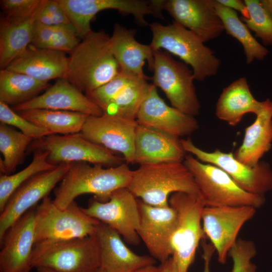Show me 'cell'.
<instances>
[{"instance_id":"6da1fadb","label":"cell","mask_w":272,"mask_h":272,"mask_svg":"<svg viewBox=\"0 0 272 272\" xmlns=\"http://www.w3.org/2000/svg\"><path fill=\"white\" fill-rule=\"evenodd\" d=\"M109 35L92 31L68 56L65 78L87 96L120 72L110 47Z\"/></svg>"},{"instance_id":"7a4b0ae2","label":"cell","mask_w":272,"mask_h":272,"mask_svg":"<svg viewBox=\"0 0 272 272\" xmlns=\"http://www.w3.org/2000/svg\"><path fill=\"white\" fill-rule=\"evenodd\" d=\"M103 167L86 162L72 163L59 186L54 189V204L60 209H64L84 194H93L98 200L106 202L115 190L128 187L132 170L127 163Z\"/></svg>"},{"instance_id":"3957f363","label":"cell","mask_w":272,"mask_h":272,"mask_svg":"<svg viewBox=\"0 0 272 272\" xmlns=\"http://www.w3.org/2000/svg\"><path fill=\"white\" fill-rule=\"evenodd\" d=\"M127 188L137 198L156 207L169 205V198L175 192L201 195L183 162L141 165L132 170Z\"/></svg>"},{"instance_id":"277c9868","label":"cell","mask_w":272,"mask_h":272,"mask_svg":"<svg viewBox=\"0 0 272 272\" xmlns=\"http://www.w3.org/2000/svg\"><path fill=\"white\" fill-rule=\"evenodd\" d=\"M152 34L150 46L154 51L163 50L179 57L192 68L194 80H205L217 74L221 61L194 33L173 21L150 25Z\"/></svg>"},{"instance_id":"5b68a950","label":"cell","mask_w":272,"mask_h":272,"mask_svg":"<svg viewBox=\"0 0 272 272\" xmlns=\"http://www.w3.org/2000/svg\"><path fill=\"white\" fill-rule=\"evenodd\" d=\"M33 268L46 267L56 272H95L100 267V254L95 234L35 244Z\"/></svg>"},{"instance_id":"8992f818","label":"cell","mask_w":272,"mask_h":272,"mask_svg":"<svg viewBox=\"0 0 272 272\" xmlns=\"http://www.w3.org/2000/svg\"><path fill=\"white\" fill-rule=\"evenodd\" d=\"M183 163L193 176L205 206H250L257 210L265 203V195L244 190L214 165L203 163L190 154L186 155Z\"/></svg>"},{"instance_id":"52a82bcc","label":"cell","mask_w":272,"mask_h":272,"mask_svg":"<svg viewBox=\"0 0 272 272\" xmlns=\"http://www.w3.org/2000/svg\"><path fill=\"white\" fill-rule=\"evenodd\" d=\"M169 204L177 216L171 240V257L178 272H187L194 261L200 242L206 237L201 222L205 202L201 195L178 192L170 196Z\"/></svg>"},{"instance_id":"ba28073f","label":"cell","mask_w":272,"mask_h":272,"mask_svg":"<svg viewBox=\"0 0 272 272\" xmlns=\"http://www.w3.org/2000/svg\"><path fill=\"white\" fill-rule=\"evenodd\" d=\"M99 222L86 214L75 201L62 209L46 196L35 208V244L94 235Z\"/></svg>"},{"instance_id":"9c48e42d","label":"cell","mask_w":272,"mask_h":272,"mask_svg":"<svg viewBox=\"0 0 272 272\" xmlns=\"http://www.w3.org/2000/svg\"><path fill=\"white\" fill-rule=\"evenodd\" d=\"M47 152V161L57 166L63 163L86 162L106 167L117 166L124 161L114 152L83 137L80 133L51 134L34 140L27 153Z\"/></svg>"},{"instance_id":"30bf717a","label":"cell","mask_w":272,"mask_h":272,"mask_svg":"<svg viewBox=\"0 0 272 272\" xmlns=\"http://www.w3.org/2000/svg\"><path fill=\"white\" fill-rule=\"evenodd\" d=\"M152 71V84L165 93L172 107L193 116L199 114L201 106L193 83L194 77L187 64L159 50L154 52Z\"/></svg>"},{"instance_id":"8fae6325","label":"cell","mask_w":272,"mask_h":272,"mask_svg":"<svg viewBox=\"0 0 272 272\" xmlns=\"http://www.w3.org/2000/svg\"><path fill=\"white\" fill-rule=\"evenodd\" d=\"M70 23L78 36L84 38L92 30L91 22L99 12L115 10L125 15H132L141 25L146 26L145 19L150 15L164 19L162 13V0H59Z\"/></svg>"},{"instance_id":"7c38bea8","label":"cell","mask_w":272,"mask_h":272,"mask_svg":"<svg viewBox=\"0 0 272 272\" xmlns=\"http://www.w3.org/2000/svg\"><path fill=\"white\" fill-rule=\"evenodd\" d=\"M181 141L186 153L203 163L222 169L244 190L265 195L272 190V168L269 163L261 160L256 166L250 167L237 160L233 152L226 153L218 149L212 152L203 150L189 138Z\"/></svg>"},{"instance_id":"4fadbf2b","label":"cell","mask_w":272,"mask_h":272,"mask_svg":"<svg viewBox=\"0 0 272 272\" xmlns=\"http://www.w3.org/2000/svg\"><path fill=\"white\" fill-rule=\"evenodd\" d=\"M89 216L116 231L129 244L138 245L140 213L138 198L128 188L114 191L106 202L91 198L88 206L82 208Z\"/></svg>"},{"instance_id":"5bb4252c","label":"cell","mask_w":272,"mask_h":272,"mask_svg":"<svg viewBox=\"0 0 272 272\" xmlns=\"http://www.w3.org/2000/svg\"><path fill=\"white\" fill-rule=\"evenodd\" d=\"M256 209L250 206L207 207L201 213L205 235L215 249L218 260L224 264L244 225L251 220Z\"/></svg>"},{"instance_id":"9a60e30c","label":"cell","mask_w":272,"mask_h":272,"mask_svg":"<svg viewBox=\"0 0 272 272\" xmlns=\"http://www.w3.org/2000/svg\"><path fill=\"white\" fill-rule=\"evenodd\" d=\"M71 164H61L52 169L38 173L13 193L0 213V242L9 229L22 216L48 196L63 178Z\"/></svg>"},{"instance_id":"2e32d148","label":"cell","mask_w":272,"mask_h":272,"mask_svg":"<svg viewBox=\"0 0 272 272\" xmlns=\"http://www.w3.org/2000/svg\"><path fill=\"white\" fill-rule=\"evenodd\" d=\"M138 125L135 119L104 112L100 116H88L80 133L90 141L121 153L127 164H134Z\"/></svg>"},{"instance_id":"e0dca14e","label":"cell","mask_w":272,"mask_h":272,"mask_svg":"<svg viewBox=\"0 0 272 272\" xmlns=\"http://www.w3.org/2000/svg\"><path fill=\"white\" fill-rule=\"evenodd\" d=\"M138 202L139 236L151 256L163 263L172 255L171 240L177 223V213L170 205L153 206L140 199Z\"/></svg>"},{"instance_id":"ac0fdd59","label":"cell","mask_w":272,"mask_h":272,"mask_svg":"<svg viewBox=\"0 0 272 272\" xmlns=\"http://www.w3.org/2000/svg\"><path fill=\"white\" fill-rule=\"evenodd\" d=\"M136 121L139 125L178 138L189 136L199 127L194 116L167 105L159 96L157 88L152 84L140 107Z\"/></svg>"},{"instance_id":"d6986e66","label":"cell","mask_w":272,"mask_h":272,"mask_svg":"<svg viewBox=\"0 0 272 272\" xmlns=\"http://www.w3.org/2000/svg\"><path fill=\"white\" fill-rule=\"evenodd\" d=\"M35 208L27 211L11 226L0 242V272H30L33 268Z\"/></svg>"},{"instance_id":"ffe728a7","label":"cell","mask_w":272,"mask_h":272,"mask_svg":"<svg viewBox=\"0 0 272 272\" xmlns=\"http://www.w3.org/2000/svg\"><path fill=\"white\" fill-rule=\"evenodd\" d=\"M163 10L174 21L191 31L204 43L225 31L214 0H164Z\"/></svg>"},{"instance_id":"44dd1931","label":"cell","mask_w":272,"mask_h":272,"mask_svg":"<svg viewBox=\"0 0 272 272\" xmlns=\"http://www.w3.org/2000/svg\"><path fill=\"white\" fill-rule=\"evenodd\" d=\"M12 109L16 112L33 109L63 110L88 116H100L104 113L91 99L65 78L57 79L41 95Z\"/></svg>"},{"instance_id":"7402d4cb","label":"cell","mask_w":272,"mask_h":272,"mask_svg":"<svg viewBox=\"0 0 272 272\" xmlns=\"http://www.w3.org/2000/svg\"><path fill=\"white\" fill-rule=\"evenodd\" d=\"M95 235L100 250V268L107 272H133L156 263L151 256L133 252L116 231L103 223L97 224Z\"/></svg>"},{"instance_id":"603a6c76","label":"cell","mask_w":272,"mask_h":272,"mask_svg":"<svg viewBox=\"0 0 272 272\" xmlns=\"http://www.w3.org/2000/svg\"><path fill=\"white\" fill-rule=\"evenodd\" d=\"M187 153L180 138L138 124L134 140V163L183 162Z\"/></svg>"},{"instance_id":"cb8c5ba5","label":"cell","mask_w":272,"mask_h":272,"mask_svg":"<svg viewBox=\"0 0 272 272\" xmlns=\"http://www.w3.org/2000/svg\"><path fill=\"white\" fill-rule=\"evenodd\" d=\"M135 35V30L116 24L110 37V49L120 71L135 77L149 79L143 68L147 61L149 69L152 71L154 51L150 44L139 42Z\"/></svg>"},{"instance_id":"d4e9b609","label":"cell","mask_w":272,"mask_h":272,"mask_svg":"<svg viewBox=\"0 0 272 272\" xmlns=\"http://www.w3.org/2000/svg\"><path fill=\"white\" fill-rule=\"evenodd\" d=\"M67 63L65 52L30 45L6 69L48 83L51 80L65 78Z\"/></svg>"},{"instance_id":"484cf974","label":"cell","mask_w":272,"mask_h":272,"mask_svg":"<svg viewBox=\"0 0 272 272\" xmlns=\"http://www.w3.org/2000/svg\"><path fill=\"white\" fill-rule=\"evenodd\" d=\"M254 121L245 128L241 145L233 153L241 163L254 167L272 148V100L263 101Z\"/></svg>"},{"instance_id":"4316f807","label":"cell","mask_w":272,"mask_h":272,"mask_svg":"<svg viewBox=\"0 0 272 272\" xmlns=\"http://www.w3.org/2000/svg\"><path fill=\"white\" fill-rule=\"evenodd\" d=\"M263 106V101L254 97L246 78L241 77L223 89L216 103L215 114L220 120L235 126L246 114L257 115Z\"/></svg>"},{"instance_id":"83f0119b","label":"cell","mask_w":272,"mask_h":272,"mask_svg":"<svg viewBox=\"0 0 272 272\" xmlns=\"http://www.w3.org/2000/svg\"><path fill=\"white\" fill-rule=\"evenodd\" d=\"M42 2V3H43ZM23 18L1 16L0 19V67L6 69L31 44L33 29L39 8Z\"/></svg>"},{"instance_id":"f1b7e54d","label":"cell","mask_w":272,"mask_h":272,"mask_svg":"<svg viewBox=\"0 0 272 272\" xmlns=\"http://www.w3.org/2000/svg\"><path fill=\"white\" fill-rule=\"evenodd\" d=\"M52 134L80 133L88 115L77 112L46 109H33L17 112Z\"/></svg>"},{"instance_id":"f546056e","label":"cell","mask_w":272,"mask_h":272,"mask_svg":"<svg viewBox=\"0 0 272 272\" xmlns=\"http://www.w3.org/2000/svg\"><path fill=\"white\" fill-rule=\"evenodd\" d=\"M50 86L24 74L3 69L0 71V101L15 106L26 102Z\"/></svg>"},{"instance_id":"4dcf8cb0","label":"cell","mask_w":272,"mask_h":272,"mask_svg":"<svg viewBox=\"0 0 272 272\" xmlns=\"http://www.w3.org/2000/svg\"><path fill=\"white\" fill-rule=\"evenodd\" d=\"M216 12L221 19L226 33L238 40L243 46L247 64L254 60H263L268 50L253 37L249 28L238 17L236 12L214 0Z\"/></svg>"},{"instance_id":"1f68e13d","label":"cell","mask_w":272,"mask_h":272,"mask_svg":"<svg viewBox=\"0 0 272 272\" xmlns=\"http://www.w3.org/2000/svg\"><path fill=\"white\" fill-rule=\"evenodd\" d=\"M34 139L12 126L0 123L1 174L10 175L24 160L27 149Z\"/></svg>"},{"instance_id":"d6a6232c","label":"cell","mask_w":272,"mask_h":272,"mask_svg":"<svg viewBox=\"0 0 272 272\" xmlns=\"http://www.w3.org/2000/svg\"><path fill=\"white\" fill-rule=\"evenodd\" d=\"M31 162L24 169L13 174L0 176V213L5 208L13 193L23 183L36 174L56 167L47 161L48 153L36 151Z\"/></svg>"},{"instance_id":"836d02e7","label":"cell","mask_w":272,"mask_h":272,"mask_svg":"<svg viewBox=\"0 0 272 272\" xmlns=\"http://www.w3.org/2000/svg\"><path fill=\"white\" fill-rule=\"evenodd\" d=\"M148 79H138L126 87L103 110V112L136 120L140 107L151 84Z\"/></svg>"},{"instance_id":"e575fe53","label":"cell","mask_w":272,"mask_h":272,"mask_svg":"<svg viewBox=\"0 0 272 272\" xmlns=\"http://www.w3.org/2000/svg\"><path fill=\"white\" fill-rule=\"evenodd\" d=\"M248 10L247 19L241 18L263 44L272 45V19L258 0L244 1Z\"/></svg>"},{"instance_id":"d590c367","label":"cell","mask_w":272,"mask_h":272,"mask_svg":"<svg viewBox=\"0 0 272 272\" xmlns=\"http://www.w3.org/2000/svg\"><path fill=\"white\" fill-rule=\"evenodd\" d=\"M140 78L120 71L112 80L99 87L87 96L103 111L105 108L126 87Z\"/></svg>"},{"instance_id":"8d00e7d4","label":"cell","mask_w":272,"mask_h":272,"mask_svg":"<svg viewBox=\"0 0 272 272\" xmlns=\"http://www.w3.org/2000/svg\"><path fill=\"white\" fill-rule=\"evenodd\" d=\"M256 253L253 241L238 239L228 253L233 262L231 272H255L256 266L251 260Z\"/></svg>"},{"instance_id":"74e56055","label":"cell","mask_w":272,"mask_h":272,"mask_svg":"<svg viewBox=\"0 0 272 272\" xmlns=\"http://www.w3.org/2000/svg\"><path fill=\"white\" fill-rule=\"evenodd\" d=\"M0 121L20 129L34 140L52 134L48 130L37 126L27 120L5 103L0 101Z\"/></svg>"},{"instance_id":"f35d334b","label":"cell","mask_w":272,"mask_h":272,"mask_svg":"<svg viewBox=\"0 0 272 272\" xmlns=\"http://www.w3.org/2000/svg\"><path fill=\"white\" fill-rule=\"evenodd\" d=\"M54 27L53 37L47 48L70 53L81 41L75 28L71 24Z\"/></svg>"},{"instance_id":"ab89813d","label":"cell","mask_w":272,"mask_h":272,"mask_svg":"<svg viewBox=\"0 0 272 272\" xmlns=\"http://www.w3.org/2000/svg\"><path fill=\"white\" fill-rule=\"evenodd\" d=\"M43 0H1L3 15L10 17L23 18L32 15Z\"/></svg>"},{"instance_id":"60d3db41","label":"cell","mask_w":272,"mask_h":272,"mask_svg":"<svg viewBox=\"0 0 272 272\" xmlns=\"http://www.w3.org/2000/svg\"><path fill=\"white\" fill-rule=\"evenodd\" d=\"M54 29V25L47 26L36 21L31 45L39 48H47L53 37Z\"/></svg>"},{"instance_id":"b9f144b4","label":"cell","mask_w":272,"mask_h":272,"mask_svg":"<svg viewBox=\"0 0 272 272\" xmlns=\"http://www.w3.org/2000/svg\"><path fill=\"white\" fill-rule=\"evenodd\" d=\"M221 5L230 8L235 11H237L242 14L243 18L247 19L249 13L246 5L243 1L240 0H217Z\"/></svg>"},{"instance_id":"7bdbcfd3","label":"cell","mask_w":272,"mask_h":272,"mask_svg":"<svg viewBox=\"0 0 272 272\" xmlns=\"http://www.w3.org/2000/svg\"><path fill=\"white\" fill-rule=\"evenodd\" d=\"M203 254L202 255L204 261V269L203 272H211L210 263L212 257L215 251V249L212 244L207 243L206 241H201Z\"/></svg>"},{"instance_id":"ee69618b","label":"cell","mask_w":272,"mask_h":272,"mask_svg":"<svg viewBox=\"0 0 272 272\" xmlns=\"http://www.w3.org/2000/svg\"><path fill=\"white\" fill-rule=\"evenodd\" d=\"M45 1L43 0L39 8L36 17V21L45 25L52 26L53 24L51 16L45 8Z\"/></svg>"},{"instance_id":"f6af8a7d","label":"cell","mask_w":272,"mask_h":272,"mask_svg":"<svg viewBox=\"0 0 272 272\" xmlns=\"http://www.w3.org/2000/svg\"><path fill=\"white\" fill-rule=\"evenodd\" d=\"M51 18L53 25L71 24L63 6L60 10L51 16Z\"/></svg>"},{"instance_id":"bcb514c9","label":"cell","mask_w":272,"mask_h":272,"mask_svg":"<svg viewBox=\"0 0 272 272\" xmlns=\"http://www.w3.org/2000/svg\"><path fill=\"white\" fill-rule=\"evenodd\" d=\"M162 266L161 272H178L177 267L172 258L170 257L167 260L161 263Z\"/></svg>"},{"instance_id":"7dc6e473","label":"cell","mask_w":272,"mask_h":272,"mask_svg":"<svg viewBox=\"0 0 272 272\" xmlns=\"http://www.w3.org/2000/svg\"><path fill=\"white\" fill-rule=\"evenodd\" d=\"M162 270V264L159 266L155 265H148L140 268L133 272H161Z\"/></svg>"},{"instance_id":"c3c4849f","label":"cell","mask_w":272,"mask_h":272,"mask_svg":"<svg viewBox=\"0 0 272 272\" xmlns=\"http://www.w3.org/2000/svg\"><path fill=\"white\" fill-rule=\"evenodd\" d=\"M261 5L272 19V0L260 1Z\"/></svg>"},{"instance_id":"681fc988","label":"cell","mask_w":272,"mask_h":272,"mask_svg":"<svg viewBox=\"0 0 272 272\" xmlns=\"http://www.w3.org/2000/svg\"><path fill=\"white\" fill-rule=\"evenodd\" d=\"M36 269L38 272H56L53 269L46 267H38Z\"/></svg>"},{"instance_id":"f907efd6","label":"cell","mask_w":272,"mask_h":272,"mask_svg":"<svg viewBox=\"0 0 272 272\" xmlns=\"http://www.w3.org/2000/svg\"><path fill=\"white\" fill-rule=\"evenodd\" d=\"M95 272H107V271L104 270L103 269H101V268H99V269H98Z\"/></svg>"}]
</instances>
